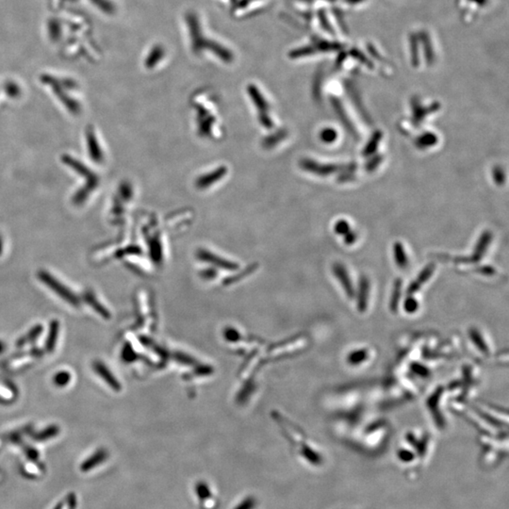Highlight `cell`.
<instances>
[{
  "label": "cell",
  "instance_id": "obj_5",
  "mask_svg": "<svg viewBox=\"0 0 509 509\" xmlns=\"http://www.w3.org/2000/svg\"><path fill=\"white\" fill-rule=\"evenodd\" d=\"M468 335L470 337L471 343L473 344L474 348L478 352H480L482 356L484 357H489L491 354V349L488 344V341L486 340L485 336L482 334L480 330L476 327H471L468 331Z\"/></svg>",
  "mask_w": 509,
  "mask_h": 509
},
{
  "label": "cell",
  "instance_id": "obj_8",
  "mask_svg": "<svg viewBox=\"0 0 509 509\" xmlns=\"http://www.w3.org/2000/svg\"><path fill=\"white\" fill-rule=\"evenodd\" d=\"M59 334H60V322L58 320H52L49 323L48 333L44 344V348L48 353H52L55 350Z\"/></svg>",
  "mask_w": 509,
  "mask_h": 509
},
{
  "label": "cell",
  "instance_id": "obj_20",
  "mask_svg": "<svg viewBox=\"0 0 509 509\" xmlns=\"http://www.w3.org/2000/svg\"><path fill=\"white\" fill-rule=\"evenodd\" d=\"M337 138V132L333 129H325L322 133V139L326 143H331Z\"/></svg>",
  "mask_w": 509,
  "mask_h": 509
},
{
  "label": "cell",
  "instance_id": "obj_4",
  "mask_svg": "<svg viewBox=\"0 0 509 509\" xmlns=\"http://www.w3.org/2000/svg\"><path fill=\"white\" fill-rule=\"evenodd\" d=\"M370 297H371V284L368 278L363 277L360 280L359 291L355 294V298L357 299V309L361 314L367 312L370 305Z\"/></svg>",
  "mask_w": 509,
  "mask_h": 509
},
{
  "label": "cell",
  "instance_id": "obj_1",
  "mask_svg": "<svg viewBox=\"0 0 509 509\" xmlns=\"http://www.w3.org/2000/svg\"><path fill=\"white\" fill-rule=\"evenodd\" d=\"M38 276L39 279L68 304H70L73 307H79L80 305L79 297L62 282L52 276L50 273H46L45 271H40Z\"/></svg>",
  "mask_w": 509,
  "mask_h": 509
},
{
  "label": "cell",
  "instance_id": "obj_14",
  "mask_svg": "<svg viewBox=\"0 0 509 509\" xmlns=\"http://www.w3.org/2000/svg\"><path fill=\"white\" fill-rule=\"evenodd\" d=\"M393 254H394L395 262H396L397 266L401 269H406L409 266V258H408L406 251L401 244L397 243L394 244Z\"/></svg>",
  "mask_w": 509,
  "mask_h": 509
},
{
  "label": "cell",
  "instance_id": "obj_2",
  "mask_svg": "<svg viewBox=\"0 0 509 509\" xmlns=\"http://www.w3.org/2000/svg\"><path fill=\"white\" fill-rule=\"evenodd\" d=\"M333 273L335 277H337V281L340 285L342 286V289L345 291V296L349 300H354L355 294H356V289L354 288L353 282L347 269L345 266L342 265V263H335L333 266Z\"/></svg>",
  "mask_w": 509,
  "mask_h": 509
},
{
  "label": "cell",
  "instance_id": "obj_16",
  "mask_svg": "<svg viewBox=\"0 0 509 509\" xmlns=\"http://www.w3.org/2000/svg\"><path fill=\"white\" fill-rule=\"evenodd\" d=\"M106 456H107V454L104 450L97 451L82 464V470L89 471V470L93 469V467L96 466L97 464H99L104 459H106Z\"/></svg>",
  "mask_w": 509,
  "mask_h": 509
},
{
  "label": "cell",
  "instance_id": "obj_3",
  "mask_svg": "<svg viewBox=\"0 0 509 509\" xmlns=\"http://www.w3.org/2000/svg\"><path fill=\"white\" fill-rule=\"evenodd\" d=\"M373 358V350L368 347H358L348 352L346 363L353 368L364 366Z\"/></svg>",
  "mask_w": 509,
  "mask_h": 509
},
{
  "label": "cell",
  "instance_id": "obj_10",
  "mask_svg": "<svg viewBox=\"0 0 509 509\" xmlns=\"http://www.w3.org/2000/svg\"><path fill=\"white\" fill-rule=\"evenodd\" d=\"M43 331V325L42 324H36L35 326L31 327L28 331V333H26L25 335H23L21 337H19L17 340L16 346L18 348H23L26 345H29L30 344H32V343H34L37 338L42 335Z\"/></svg>",
  "mask_w": 509,
  "mask_h": 509
},
{
  "label": "cell",
  "instance_id": "obj_21",
  "mask_svg": "<svg viewBox=\"0 0 509 509\" xmlns=\"http://www.w3.org/2000/svg\"><path fill=\"white\" fill-rule=\"evenodd\" d=\"M335 230L337 231V233L341 234V235L342 234H346L349 231V224L347 223V222H345V221H340L336 224Z\"/></svg>",
  "mask_w": 509,
  "mask_h": 509
},
{
  "label": "cell",
  "instance_id": "obj_6",
  "mask_svg": "<svg viewBox=\"0 0 509 509\" xmlns=\"http://www.w3.org/2000/svg\"><path fill=\"white\" fill-rule=\"evenodd\" d=\"M93 369L95 373H97L103 380L108 384L109 387L115 390H119L121 388L120 383L118 380H116L115 375L108 369V367L105 365L103 362L99 360H95L93 362Z\"/></svg>",
  "mask_w": 509,
  "mask_h": 509
},
{
  "label": "cell",
  "instance_id": "obj_12",
  "mask_svg": "<svg viewBox=\"0 0 509 509\" xmlns=\"http://www.w3.org/2000/svg\"><path fill=\"white\" fill-rule=\"evenodd\" d=\"M59 433H60V427L58 425L52 424V425L45 427L43 430L37 432L36 434H34L32 438L37 441H44V440L50 439L52 437H56L59 435Z\"/></svg>",
  "mask_w": 509,
  "mask_h": 509
},
{
  "label": "cell",
  "instance_id": "obj_18",
  "mask_svg": "<svg viewBox=\"0 0 509 509\" xmlns=\"http://www.w3.org/2000/svg\"><path fill=\"white\" fill-rule=\"evenodd\" d=\"M15 395L16 396L17 393L16 391H14L13 390V387L12 386L11 387H0V403L4 404V403H11V402L14 401V396Z\"/></svg>",
  "mask_w": 509,
  "mask_h": 509
},
{
  "label": "cell",
  "instance_id": "obj_17",
  "mask_svg": "<svg viewBox=\"0 0 509 509\" xmlns=\"http://www.w3.org/2000/svg\"><path fill=\"white\" fill-rule=\"evenodd\" d=\"M72 380V374L68 371H60L54 374L53 383L58 387H65Z\"/></svg>",
  "mask_w": 509,
  "mask_h": 509
},
{
  "label": "cell",
  "instance_id": "obj_13",
  "mask_svg": "<svg viewBox=\"0 0 509 509\" xmlns=\"http://www.w3.org/2000/svg\"><path fill=\"white\" fill-rule=\"evenodd\" d=\"M490 240H491V233L485 232L483 234L482 238H481L480 242L476 245L475 251H474V254H473V260H480L482 257H483V255L485 254L486 249L488 248V244L490 243Z\"/></svg>",
  "mask_w": 509,
  "mask_h": 509
},
{
  "label": "cell",
  "instance_id": "obj_19",
  "mask_svg": "<svg viewBox=\"0 0 509 509\" xmlns=\"http://www.w3.org/2000/svg\"><path fill=\"white\" fill-rule=\"evenodd\" d=\"M435 141H436V137L433 134L423 135V137L421 138V140L417 142V144H418V146H421V147H425V146L427 147L431 144H433V143H435Z\"/></svg>",
  "mask_w": 509,
  "mask_h": 509
},
{
  "label": "cell",
  "instance_id": "obj_22",
  "mask_svg": "<svg viewBox=\"0 0 509 509\" xmlns=\"http://www.w3.org/2000/svg\"><path fill=\"white\" fill-rule=\"evenodd\" d=\"M5 349H6V345L2 341H0V354H2L3 352L5 351Z\"/></svg>",
  "mask_w": 509,
  "mask_h": 509
},
{
  "label": "cell",
  "instance_id": "obj_15",
  "mask_svg": "<svg viewBox=\"0 0 509 509\" xmlns=\"http://www.w3.org/2000/svg\"><path fill=\"white\" fill-rule=\"evenodd\" d=\"M402 284L401 281H396L395 282L394 289H393V292H392V296H391V299H390V304H389V309H390V311L393 312V313H397L398 310H399V308H400V305H401V302H400V298H401V291Z\"/></svg>",
  "mask_w": 509,
  "mask_h": 509
},
{
  "label": "cell",
  "instance_id": "obj_9",
  "mask_svg": "<svg viewBox=\"0 0 509 509\" xmlns=\"http://www.w3.org/2000/svg\"><path fill=\"white\" fill-rule=\"evenodd\" d=\"M83 300L87 303L92 309L96 312L98 313L99 315L104 318V319H109L110 318V313L108 312V309H106L102 304H101L99 300L95 297V295L92 293V292H85L84 294H83Z\"/></svg>",
  "mask_w": 509,
  "mask_h": 509
},
{
  "label": "cell",
  "instance_id": "obj_11",
  "mask_svg": "<svg viewBox=\"0 0 509 509\" xmlns=\"http://www.w3.org/2000/svg\"><path fill=\"white\" fill-rule=\"evenodd\" d=\"M401 304L403 311L408 315H415L421 309V303L415 297V294H408Z\"/></svg>",
  "mask_w": 509,
  "mask_h": 509
},
{
  "label": "cell",
  "instance_id": "obj_7",
  "mask_svg": "<svg viewBox=\"0 0 509 509\" xmlns=\"http://www.w3.org/2000/svg\"><path fill=\"white\" fill-rule=\"evenodd\" d=\"M434 270H435L434 265L428 266L425 269H423L420 275H418L416 280L412 284H410L408 290V294H415L417 292H419L423 287V284L427 283L428 280L430 279L432 274L434 273Z\"/></svg>",
  "mask_w": 509,
  "mask_h": 509
}]
</instances>
